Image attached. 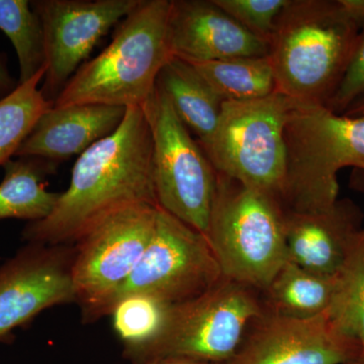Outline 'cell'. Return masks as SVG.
Segmentation results:
<instances>
[{"label":"cell","instance_id":"cell-1","mask_svg":"<svg viewBox=\"0 0 364 364\" xmlns=\"http://www.w3.org/2000/svg\"><path fill=\"white\" fill-rule=\"evenodd\" d=\"M134 205L159 208L153 179V141L142 107H128L111 135L74 164L70 183L49 217L21 232L26 243L73 245L100 220Z\"/></svg>","mask_w":364,"mask_h":364},{"label":"cell","instance_id":"cell-2","mask_svg":"<svg viewBox=\"0 0 364 364\" xmlns=\"http://www.w3.org/2000/svg\"><path fill=\"white\" fill-rule=\"evenodd\" d=\"M359 33L337 0H287L268 52L277 91L301 104L327 105Z\"/></svg>","mask_w":364,"mask_h":364},{"label":"cell","instance_id":"cell-3","mask_svg":"<svg viewBox=\"0 0 364 364\" xmlns=\"http://www.w3.org/2000/svg\"><path fill=\"white\" fill-rule=\"evenodd\" d=\"M171 0H140L117 26L112 42L82 64L53 107L102 105L142 107L173 58L169 41Z\"/></svg>","mask_w":364,"mask_h":364},{"label":"cell","instance_id":"cell-4","mask_svg":"<svg viewBox=\"0 0 364 364\" xmlns=\"http://www.w3.org/2000/svg\"><path fill=\"white\" fill-rule=\"evenodd\" d=\"M264 312L260 291L223 277L200 296L170 306L155 335L124 345L123 356L132 364L168 358L228 363L253 321Z\"/></svg>","mask_w":364,"mask_h":364},{"label":"cell","instance_id":"cell-5","mask_svg":"<svg viewBox=\"0 0 364 364\" xmlns=\"http://www.w3.org/2000/svg\"><path fill=\"white\" fill-rule=\"evenodd\" d=\"M287 169L280 203L287 212L326 210L338 200V172L364 167V116L298 102L284 129Z\"/></svg>","mask_w":364,"mask_h":364},{"label":"cell","instance_id":"cell-6","mask_svg":"<svg viewBox=\"0 0 364 364\" xmlns=\"http://www.w3.org/2000/svg\"><path fill=\"white\" fill-rule=\"evenodd\" d=\"M205 236L223 277L260 293L289 261L279 200L218 172Z\"/></svg>","mask_w":364,"mask_h":364},{"label":"cell","instance_id":"cell-7","mask_svg":"<svg viewBox=\"0 0 364 364\" xmlns=\"http://www.w3.org/2000/svg\"><path fill=\"white\" fill-rule=\"evenodd\" d=\"M223 273L205 234L158 208L154 233L131 274L116 291L81 313L85 324L111 316L122 301L147 296L167 305L205 293Z\"/></svg>","mask_w":364,"mask_h":364},{"label":"cell","instance_id":"cell-8","mask_svg":"<svg viewBox=\"0 0 364 364\" xmlns=\"http://www.w3.org/2000/svg\"><path fill=\"white\" fill-rule=\"evenodd\" d=\"M296 104L279 91L224 102L214 133L200 144L215 171L280 202L287 169L284 129Z\"/></svg>","mask_w":364,"mask_h":364},{"label":"cell","instance_id":"cell-9","mask_svg":"<svg viewBox=\"0 0 364 364\" xmlns=\"http://www.w3.org/2000/svg\"><path fill=\"white\" fill-rule=\"evenodd\" d=\"M142 109L152 135L153 179L158 205L205 234L217 171L157 85Z\"/></svg>","mask_w":364,"mask_h":364},{"label":"cell","instance_id":"cell-10","mask_svg":"<svg viewBox=\"0 0 364 364\" xmlns=\"http://www.w3.org/2000/svg\"><path fill=\"white\" fill-rule=\"evenodd\" d=\"M158 207L134 205L100 220L75 243L73 287L85 313L127 279L154 233Z\"/></svg>","mask_w":364,"mask_h":364},{"label":"cell","instance_id":"cell-11","mask_svg":"<svg viewBox=\"0 0 364 364\" xmlns=\"http://www.w3.org/2000/svg\"><path fill=\"white\" fill-rule=\"evenodd\" d=\"M140 0H35L31 1L44 31L46 72L41 87L54 105L64 86L114 26Z\"/></svg>","mask_w":364,"mask_h":364},{"label":"cell","instance_id":"cell-12","mask_svg":"<svg viewBox=\"0 0 364 364\" xmlns=\"http://www.w3.org/2000/svg\"><path fill=\"white\" fill-rule=\"evenodd\" d=\"M74 245L26 243L0 264V342L52 306L76 304Z\"/></svg>","mask_w":364,"mask_h":364},{"label":"cell","instance_id":"cell-13","mask_svg":"<svg viewBox=\"0 0 364 364\" xmlns=\"http://www.w3.org/2000/svg\"><path fill=\"white\" fill-rule=\"evenodd\" d=\"M363 353L358 340L339 330L327 313L299 318L265 310L226 364H343Z\"/></svg>","mask_w":364,"mask_h":364},{"label":"cell","instance_id":"cell-14","mask_svg":"<svg viewBox=\"0 0 364 364\" xmlns=\"http://www.w3.org/2000/svg\"><path fill=\"white\" fill-rule=\"evenodd\" d=\"M173 56L186 61L265 57L269 42L249 32L213 0H171L168 21Z\"/></svg>","mask_w":364,"mask_h":364},{"label":"cell","instance_id":"cell-15","mask_svg":"<svg viewBox=\"0 0 364 364\" xmlns=\"http://www.w3.org/2000/svg\"><path fill=\"white\" fill-rule=\"evenodd\" d=\"M360 208L349 198L312 213L284 210L289 260L318 274H338L361 229Z\"/></svg>","mask_w":364,"mask_h":364},{"label":"cell","instance_id":"cell-16","mask_svg":"<svg viewBox=\"0 0 364 364\" xmlns=\"http://www.w3.org/2000/svg\"><path fill=\"white\" fill-rule=\"evenodd\" d=\"M126 111L102 105L52 107L40 117L14 157H36L57 164L74 155L80 156L114 133Z\"/></svg>","mask_w":364,"mask_h":364},{"label":"cell","instance_id":"cell-17","mask_svg":"<svg viewBox=\"0 0 364 364\" xmlns=\"http://www.w3.org/2000/svg\"><path fill=\"white\" fill-rule=\"evenodd\" d=\"M156 85L198 142H207L221 116L223 98L195 67L176 56L163 67Z\"/></svg>","mask_w":364,"mask_h":364},{"label":"cell","instance_id":"cell-18","mask_svg":"<svg viewBox=\"0 0 364 364\" xmlns=\"http://www.w3.org/2000/svg\"><path fill=\"white\" fill-rule=\"evenodd\" d=\"M4 164L0 183V221L7 219L37 222L49 217L61 193L48 191L47 177L57 164L36 157H16Z\"/></svg>","mask_w":364,"mask_h":364},{"label":"cell","instance_id":"cell-19","mask_svg":"<svg viewBox=\"0 0 364 364\" xmlns=\"http://www.w3.org/2000/svg\"><path fill=\"white\" fill-rule=\"evenodd\" d=\"M337 275L318 274L287 261L261 293L267 312L306 318L327 313L336 291Z\"/></svg>","mask_w":364,"mask_h":364},{"label":"cell","instance_id":"cell-20","mask_svg":"<svg viewBox=\"0 0 364 364\" xmlns=\"http://www.w3.org/2000/svg\"><path fill=\"white\" fill-rule=\"evenodd\" d=\"M188 62L224 102L258 100L277 91L274 73L268 56Z\"/></svg>","mask_w":364,"mask_h":364},{"label":"cell","instance_id":"cell-21","mask_svg":"<svg viewBox=\"0 0 364 364\" xmlns=\"http://www.w3.org/2000/svg\"><path fill=\"white\" fill-rule=\"evenodd\" d=\"M45 72H39L0 100V166L14 157L40 117L53 107L39 88Z\"/></svg>","mask_w":364,"mask_h":364},{"label":"cell","instance_id":"cell-22","mask_svg":"<svg viewBox=\"0 0 364 364\" xmlns=\"http://www.w3.org/2000/svg\"><path fill=\"white\" fill-rule=\"evenodd\" d=\"M0 31L11 40L18 55V85L46 70L44 31L31 1L0 0Z\"/></svg>","mask_w":364,"mask_h":364},{"label":"cell","instance_id":"cell-23","mask_svg":"<svg viewBox=\"0 0 364 364\" xmlns=\"http://www.w3.org/2000/svg\"><path fill=\"white\" fill-rule=\"evenodd\" d=\"M327 314L339 330L358 340L364 354V226L337 274Z\"/></svg>","mask_w":364,"mask_h":364},{"label":"cell","instance_id":"cell-24","mask_svg":"<svg viewBox=\"0 0 364 364\" xmlns=\"http://www.w3.org/2000/svg\"><path fill=\"white\" fill-rule=\"evenodd\" d=\"M147 296L124 299L112 311V324L124 345L150 339L159 330L169 306Z\"/></svg>","mask_w":364,"mask_h":364},{"label":"cell","instance_id":"cell-25","mask_svg":"<svg viewBox=\"0 0 364 364\" xmlns=\"http://www.w3.org/2000/svg\"><path fill=\"white\" fill-rule=\"evenodd\" d=\"M237 23L269 42L287 0H213Z\"/></svg>","mask_w":364,"mask_h":364},{"label":"cell","instance_id":"cell-26","mask_svg":"<svg viewBox=\"0 0 364 364\" xmlns=\"http://www.w3.org/2000/svg\"><path fill=\"white\" fill-rule=\"evenodd\" d=\"M364 97V30L359 33L350 61L338 87L325 107L343 114L352 105Z\"/></svg>","mask_w":364,"mask_h":364},{"label":"cell","instance_id":"cell-27","mask_svg":"<svg viewBox=\"0 0 364 364\" xmlns=\"http://www.w3.org/2000/svg\"><path fill=\"white\" fill-rule=\"evenodd\" d=\"M341 11L359 31L364 30V0H337Z\"/></svg>","mask_w":364,"mask_h":364},{"label":"cell","instance_id":"cell-28","mask_svg":"<svg viewBox=\"0 0 364 364\" xmlns=\"http://www.w3.org/2000/svg\"><path fill=\"white\" fill-rule=\"evenodd\" d=\"M18 85V82L14 81L9 74L4 56L0 54V100L13 92Z\"/></svg>","mask_w":364,"mask_h":364},{"label":"cell","instance_id":"cell-29","mask_svg":"<svg viewBox=\"0 0 364 364\" xmlns=\"http://www.w3.org/2000/svg\"><path fill=\"white\" fill-rule=\"evenodd\" d=\"M349 182H350L351 188L364 196V167L352 170Z\"/></svg>","mask_w":364,"mask_h":364},{"label":"cell","instance_id":"cell-30","mask_svg":"<svg viewBox=\"0 0 364 364\" xmlns=\"http://www.w3.org/2000/svg\"><path fill=\"white\" fill-rule=\"evenodd\" d=\"M345 116L348 117H363L364 116V97L358 100L355 104L352 105L346 112Z\"/></svg>","mask_w":364,"mask_h":364},{"label":"cell","instance_id":"cell-31","mask_svg":"<svg viewBox=\"0 0 364 364\" xmlns=\"http://www.w3.org/2000/svg\"><path fill=\"white\" fill-rule=\"evenodd\" d=\"M148 364H214V363H200V361L189 360V359H181V358H168L161 359V360L154 361ZM226 364V363H225Z\"/></svg>","mask_w":364,"mask_h":364},{"label":"cell","instance_id":"cell-32","mask_svg":"<svg viewBox=\"0 0 364 364\" xmlns=\"http://www.w3.org/2000/svg\"><path fill=\"white\" fill-rule=\"evenodd\" d=\"M343 364H364V354H361L358 358L352 359L350 361H347Z\"/></svg>","mask_w":364,"mask_h":364}]
</instances>
